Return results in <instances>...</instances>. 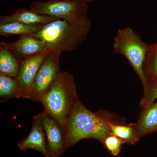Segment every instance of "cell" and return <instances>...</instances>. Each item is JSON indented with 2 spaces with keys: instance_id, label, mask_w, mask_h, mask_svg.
Masks as SVG:
<instances>
[{
  "instance_id": "1",
  "label": "cell",
  "mask_w": 157,
  "mask_h": 157,
  "mask_svg": "<svg viewBox=\"0 0 157 157\" xmlns=\"http://www.w3.org/2000/svg\"><path fill=\"white\" fill-rule=\"evenodd\" d=\"M109 121L106 112H91L78 100L67 123L65 133L66 149L85 138H93L103 143L107 136L112 135Z\"/></svg>"
},
{
  "instance_id": "2",
  "label": "cell",
  "mask_w": 157,
  "mask_h": 157,
  "mask_svg": "<svg viewBox=\"0 0 157 157\" xmlns=\"http://www.w3.org/2000/svg\"><path fill=\"white\" fill-rule=\"evenodd\" d=\"M78 100L73 75L61 71L39 102L45 113L59 124L65 135L68 119Z\"/></svg>"
},
{
  "instance_id": "3",
  "label": "cell",
  "mask_w": 157,
  "mask_h": 157,
  "mask_svg": "<svg viewBox=\"0 0 157 157\" xmlns=\"http://www.w3.org/2000/svg\"><path fill=\"white\" fill-rule=\"evenodd\" d=\"M89 31L59 19L44 25L38 32L31 36L43 41L51 52L61 54L78 48L86 40Z\"/></svg>"
},
{
  "instance_id": "4",
  "label": "cell",
  "mask_w": 157,
  "mask_h": 157,
  "mask_svg": "<svg viewBox=\"0 0 157 157\" xmlns=\"http://www.w3.org/2000/svg\"><path fill=\"white\" fill-rule=\"evenodd\" d=\"M148 45L128 27L118 29L113 38V52L121 55L130 63L141 82L144 93L148 88L144 71Z\"/></svg>"
},
{
  "instance_id": "5",
  "label": "cell",
  "mask_w": 157,
  "mask_h": 157,
  "mask_svg": "<svg viewBox=\"0 0 157 157\" xmlns=\"http://www.w3.org/2000/svg\"><path fill=\"white\" fill-rule=\"evenodd\" d=\"M88 4L77 0L37 1L31 3V11L64 20L78 28L90 30L91 22L88 17Z\"/></svg>"
},
{
  "instance_id": "6",
  "label": "cell",
  "mask_w": 157,
  "mask_h": 157,
  "mask_svg": "<svg viewBox=\"0 0 157 157\" xmlns=\"http://www.w3.org/2000/svg\"><path fill=\"white\" fill-rule=\"evenodd\" d=\"M50 52V50L47 49L36 56L20 60L19 71L15 78L18 85L16 98L31 99L37 73Z\"/></svg>"
},
{
  "instance_id": "7",
  "label": "cell",
  "mask_w": 157,
  "mask_h": 157,
  "mask_svg": "<svg viewBox=\"0 0 157 157\" xmlns=\"http://www.w3.org/2000/svg\"><path fill=\"white\" fill-rule=\"evenodd\" d=\"M61 54L51 52L44 60L36 76L31 100L39 102L44 93L52 84L61 72L59 57Z\"/></svg>"
},
{
  "instance_id": "8",
  "label": "cell",
  "mask_w": 157,
  "mask_h": 157,
  "mask_svg": "<svg viewBox=\"0 0 157 157\" xmlns=\"http://www.w3.org/2000/svg\"><path fill=\"white\" fill-rule=\"evenodd\" d=\"M42 124L46 136L47 157H59L64 153L66 149L63 130L45 111Z\"/></svg>"
},
{
  "instance_id": "9",
  "label": "cell",
  "mask_w": 157,
  "mask_h": 157,
  "mask_svg": "<svg viewBox=\"0 0 157 157\" xmlns=\"http://www.w3.org/2000/svg\"><path fill=\"white\" fill-rule=\"evenodd\" d=\"M44 115L43 111L33 118V126L29 135L17 143L21 150L25 151L28 149L34 150L45 157H47L46 136L42 124Z\"/></svg>"
},
{
  "instance_id": "10",
  "label": "cell",
  "mask_w": 157,
  "mask_h": 157,
  "mask_svg": "<svg viewBox=\"0 0 157 157\" xmlns=\"http://www.w3.org/2000/svg\"><path fill=\"white\" fill-rule=\"evenodd\" d=\"M5 43L9 50L19 60L36 56L48 49L43 41L31 35L20 36L14 42Z\"/></svg>"
},
{
  "instance_id": "11",
  "label": "cell",
  "mask_w": 157,
  "mask_h": 157,
  "mask_svg": "<svg viewBox=\"0 0 157 157\" xmlns=\"http://www.w3.org/2000/svg\"><path fill=\"white\" fill-rule=\"evenodd\" d=\"M59 19L60 18L38 14L30 9H21L10 15L1 16L0 25L17 22L30 25H39L46 24Z\"/></svg>"
},
{
  "instance_id": "12",
  "label": "cell",
  "mask_w": 157,
  "mask_h": 157,
  "mask_svg": "<svg viewBox=\"0 0 157 157\" xmlns=\"http://www.w3.org/2000/svg\"><path fill=\"white\" fill-rule=\"evenodd\" d=\"M133 125L140 139L144 135L157 132V99L150 106L142 108Z\"/></svg>"
},
{
  "instance_id": "13",
  "label": "cell",
  "mask_w": 157,
  "mask_h": 157,
  "mask_svg": "<svg viewBox=\"0 0 157 157\" xmlns=\"http://www.w3.org/2000/svg\"><path fill=\"white\" fill-rule=\"evenodd\" d=\"M20 66V60L9 50L5 42L0 43V74L15 78Z\"/></svg>"
},
{
  "instance_id": "14",
  "label": "cell",
  "mask_w": 157,
  "mask_h": 157,
  "mask_svg": "<svg viewBox=\"0 0 157 157\" xmlns=\"http://www.w3.org/2000/svg\"><path fill=\"white\" fill-rule=\"evenodd\" d=\"M44 25H30L17 22L0 25V35L4 36L32 35L37 33Z\"/></svg>"
},
{
  "instance_id": "15",
  "label": "cell",
  "mask_w": 157,
  "mask_h": 157,
  "mask_svg": "<svg viewBox=\"0 0 157 157\" xmlns=\"http://www.w3.org/2000/svg\"><path fill=\"white\" fill-rule=\"evenodd\" d=\"M109 124L112 135L120 139L124 144L135 145L138 143L140 138L137 136L133 124L126 125L113 122L110 120Z\"/></svg>"
},
{
  "instance_id": "16",
  "label": "cell",
  "mask_w": 157,
  "mask_h": 157,
  "mask_svg": "<svg viewBox=\"0 0 157 157\" xmlns=\"http://www.w3.org/2000/svg\"><path fill=\"white\" fill-rule=\"evenodd\" d=\"M144 71L148 88L157 82V49L151 48L149 45L147 51Z\"/></svg>"
},
{
  "instance_id": "17",
  "label": "cell",
  "mask_w": 157,
  "mask_h": 157,
  "mask_svg": "<svg viewBox=\"0 0 157 157\" xmlns=\"http://www.w3.org/2000/svg\"><path fill=\"white\" fill-rule=\"evenodd\" d=\"M18 85L15 78L0 74V98L1 102L16 98Z\"/></svg>"
},
{
  "instance_id": "18",
  "label": "cell",
  "mask_w": 157,
  "mask_h": 157,
  "mask_svg": "<svg viewBox=\"0 0 157 157\" xmlns=\"http://www.w3.org/2000/svg\"><path fill=\"white\" fill-rule=\"evenodd\" d=\"M102 144L110 155L117 157L121 153L124 143L116 136L110 135L105 138Z\"/></svg>"
},
{
  "instance_id": "19",
  "label": "cell",
  "mask_w": 157,
  "mask_h": 157,
  "mask_svg": "<svg viewBox=\"0 0 157 157\" xmlns=\"http://www.w3.org/2000/svg\"><path fill=\"white\" fill-rule=\"evenodd\" d=\"M157 99V82L149 86L141 98L139 105L142 108H145L153 104Z\"/></svg>"
},
{
  "instance_id": "20",
  "label": "cell",
  "mask_w": 157,
  "mask_h": 157,
  "mask_svg": "<svg viewBox=\"0 0 157 157\" xmlns=\"http://www.w3.org/2000/svg\"><path fill=\"white\" fill-rule=\"evenodd\" d=\"M150 46L151 48H153V49H157V42L155 44H153V45H150Z\"/></svg>"
},
{
  "instance_id": "21",
  "label": "cell",
  "mask_w": 157,
  "mask_h": 157,
  "mask_svg": "<svg viewBox=\"0 0 157 157\" xmlns=\"http://www.w3.org/2000/svg\"><path fill=\"white\" fill-rule=\"evenodd\" d=\"M77 1H83V2H86L88 3H90L92 2L94 0H77Z\"/></svg>"
}]
</instances>
